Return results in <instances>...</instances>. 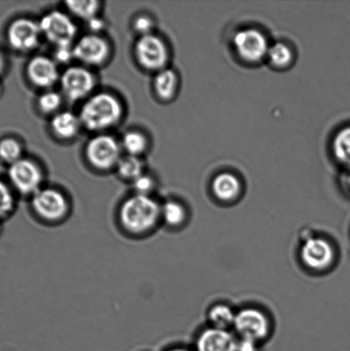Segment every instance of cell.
Wrapping results in <instances>:
<instances>
[{
    "label": "cell",
    "mask_w": 350,
    "mask_h": 351,
    "mask_svg": "<svg viewBox=\"0 0 350 351\" xmlns=\"http://www.w3.org/2000/svg\"><path fill=\"white\" fill-rule=\"evenodd\" d=\"M116 222L125 235L142 239L155 232L161 223V202L154 196L132 194L123 199Z\"/></svg>",
    "instance_id": "1"
},
{
    "label": "cell",
    "mask_w": 350,
    "mask_h": 351,
    "mask_svg": "<svg viewBox=\"0 0 350 351\" xmlns=\"http://www.w3.org/2000/svg\"><path fill=\"white\" fill-rule=\"evenodd\" d=\"M123 108L119 99L109 93H98L86 99L79 119L89 132H103L121 120Z\"/></svg>",
    "instance_id": "2"
},
{
    "label": "cell",
    "mask_w": 350,
    "mask_h": 351,
    "mask_svg": "<svg viewBox=\"0 0 350 351\" xmlns=\"http://www.w3.org/2000/svg\"><path fill=\"white\" fill-rule=\"evenodd\" d=\"M30 209L34 218L47 226H58L66 221L72 212V204L64 192L43 187L30 197Z\"/></svg>",
    "instance_id": "3"
},
{
    "label": "cell",
    "mask_w": 350,
    "mask_h": 351,
    "mask_svg": "<svg viewBox=\"0 0 350 351\" xmlns=\"http://www.w3.org/2000/svg\"><path fill=\"white\" fill-rule=\"evenodd\" d=\"M40 32L55 48L70 47L77 33V27L70 16L60 10H53L41 17Z\"/></svg>",
    "instance_id": "4"
},
{
    "label": "cell",
    "mask_w": 350,
    "mask_h": 351,
    "mask_svg": "<svg viewBox=\"0 0 350 351\" xmlns=\"http://www.w3.org/2000/svg\"><path fill=\"white\" fill-rule=\"evenodd\" d=\"M121 152V144L114 137L98 135L89 140L85 156L96 170L105 171L116 168L122 158Z\"/></svg>",
    "instance_id": "5"
},
{
    "label": "cell",
    "mask_w": 350,
    "mask_h": 351,
    "mask_svg": "<svg viewBox=\"0 0 350 351\" xmlns=\"http://www.w3.org/2000/svg\"><path fill=\"white\" fill-rule=\"evenodd\" d=\"M270 46L266 34L253 27L239 30L233 38L236 53L249 64H257L265 60Z\"/></svg>",
    "instance_id": "6"
},
{
    "label": "cell",
    "mask_w": 350,
    "mask_h": 351,
    "mask_svg": "<svg viewBox=\"0 0 350 351\" xmlns=\"http://www.w3.org/2000/svg\"><path fill=\"white\" fill-rule=\"evenodd\" d=\"M134 51L137 63L144 70L159 72L166 69L169 60L166 43L153 34L140 36Z\"/></svg>",
    "instance_id": "7"
},
{
    "label": "cell",
    "mask_w": 350,
    "mask_h": 351,
    "mask_svg": "<svg viewBox=\"0 0 350 351\" xmlns=\"http://www.w3.org/2000/svg\"><path fill=\"white\" fill-rule=\"evenodd\" d=\"M8 175L12 188L20 195L31 197L44 187L42 171L29 160L21 159L10 165Z\"/></svg>",
    "instance_id": "8"
},
{
    "label": "cell",
    "mask_w": 350,
    "mask_h": 351,
    "mask_svg": "<svg viewBox=\"0 0 350 351\" xmlns=\"http://www.w3.org/2000/svg\"><path fill=\"white\" fill-rule=\"evenodd\" d=\"M60 85L65 97L71 102L84 99L95 88V75L82 66H71L60 75Z\"/></svg>",
    "instance_id": "9"
},
{
    "label": "cell",
    "mask_w": 350,
    "mask_h": 351,
    "mask_svg": "<svg viewBox=\"0 0 350 351\" xmlns=\"http://www.w3.org/2000/svg\"><path fill=\"white\" fill-rule=\"evenodd\" d=\"M72 51L75 60L84 64L98 66L108 60L111 48L104 38L92 33L81 37L74 44Z\"/></svg>",
    "instance_id": "10"
},
{
    "label": "cell",
    "mask_w": 350,
    "mask_h": 351,
    "mask_svg": "<svg viewBox=\"0 0 350 351\" xmlns=\"http://www.w3.org/2000/svg\"><path fill=\"white\" fill-rule=\"evenodd\" d=\"M41 36L39 23L29 19L14 21L7 31V39L10 47L19 51L36 49Z\"/></svg>",
    "instance_id": "11"
},
{
    "label": "cell",
    "mask_w": 350,
    "mask_h": 351,
    "mask_svg": "<svg viewBox=\"0 0 350 351\" xmlns=\"http://www.w3.org/2000/svg\"><path fill=\"white\" fill-rule=\"evenodd\" d=\"M233 326L242 339L255 342L266 338L269 329L265 315L253 308L243 309L236 315Z\"/></svg>",
    "instance_id": "12"
},
{
    "label": "cell",
    "mask_w": 350,
    "mask_h": 351,
    "mask_svg": "<svg viewBox=\"0 0 350 351\" xmlns=\"http://www.w3.org/2000/svg\"><path fill=\"white\" fill-rule=\"evenodd\" d=\"M26 72L29 80L40 88H50L60 80L56 61L42 55L31 58Z\"/></svg>",
    "instance_id": "13"
},
{
    "label": "cell",
    "mask_w": 350,
    "mask_h": 351,
    "mask_svg": "<svg viewBox=\"0 0 350 351\" xmlns=\"http://www.w3.org/2000/svg\"><path fill=\"white\" fill-rule=\"evenodd\" d=\"M334 256V247L321 239H308L301 249L303 263L312 269L323 270L330 267Z\"/></svg>",
    "instance_id": "14"
},
{
    "label": "cell",
    "mask_w": 350,
    "mask_h": 351,
    "mask_svg": "<svg viewBox=\"0 0 350 351\" xmlns=\"http://www.w3.org/2000/svg\"><path fill=\"white\" fill-rule=\"evenodd\" d=\"M197 351H238V341L226 330L211 328L201 333Z\"/></svg>",
    "instance_id": "15"
},
{
    "label": "cell",
    "mask_w": 350,
    "mask_h": 351,
    "mask_svg": "<svg viewBox=\"0 0 350 351\" xmlns=\"http://www.w3.org/2000/svg\"><path fill=\"white\" fill-rule=\"evenodd\" d=\"M51 129L58 138L70 140L74 138L80 130V119L71 112H58L51 120Z\"/></svg>",
    "instance_id": "16"
},
{
    "label": "cell",
    "mask_w": 350,
    "mask_h": 351,
    "mask_svg": "<svg viewBox=\"0 0 350 351\" xmlns=\"http://www.w3.org/2000/svg\"><path fill=\"white\" fill-rule=\"evenodd\" d=\"M212 187L216 197L225 202L238 198L242 191L241 181L231 173H222L216 176Z\"/></svg>",
    "instance_id": "17"
},
{
    "label": "cell",
    "mask_w": 350,
    "mask_h": 351,
    "mask_svg": "<svg viewBox=\"0 0 350 351\" xmlns=\"http://www.w3.org/2000/svg\"><path fill=\"white\" fill-rule=\"evenodd\" d=\"M178 84V75L171 69H164L158 72L153 79V88L161 101H171L176 95Z\"/></svg>",
    "instance_id": "18"
},
{
    "label": "cell",
    "mask_w": 350,
    "mask_h": 351,
    "mask_svg": "<svg viewBox=\"0 0 350 351\" xmlns=\"http://www.w3.org/2000/svg\"><path fill=\"white\" fill-rule=\"evenodd\" d=\"M187 212L184 206L176 199L161 202V223L169 228H178L186 221Z\"/></svg>",
    "instance_id": "19"
},
{
    "label": "cell",
    "mask_w": 350,
    "mask_h": 351,
    "mask_svg": "<svg viewBox=\"0 0 350 351\" xmlns=\"http://www.w3.org/2000/svg\"><path fill=\"white\" fill-rule=\"evenodd\" d=\"M266 58L271 66L276 70H286L294 63L295 53L289 45L276 43L271 45Z\"/></svg>",
    "instance_id": "20"
},
{
    "label": "cell",
    "mask_w": 350,
    "mask_h": 351,
    "mask_svg": "<svg viewBox=\"0 0 350 351\" xmlns=\"http://www.w3.org/2000/svg\"><path fill=\"white\" fill-rule=\"evenodd\" d=\"M116 169L120 178L130 182L145 173L142 160L139 157L128 156V154L120 159Z\"/></svg>",
    "instance_id": "21"
},
{
    "label": "cell",
    "mask_w": 350,
    "mask_h": 351,
    "mask_svg": "<svg viewBox=\"0 0 350 351\" xmlns=\"http://www.w3.org/2000/svg\"><path fill=\"white\" fill-rule=\"evenodd\" d=\"M332 151L339 162L350 167V126L345 127L336 134L332 141Z\"/></svg>",
    "instance_id": "22"
},
{
    "label": "cell",
    "mask_w": 350,
    "mask_h": 351,
    "mask_svg": "<svg viewBox=\"0 0 350 351\" xmlns=\"http://www.w3.org/2000/svg\"><path fill=\"white\" fill-rule=\"evenodd\" d=\"M121 147L128 156L139 157L147 150V140L142 133L129 130L123 136Z\"/></svg>",
    "instance_id": "23"
},
{
    "label": "cell",
    "mask_w": 350,
    "mask_h": 351,
    "mask_svg": "<svg viewBox=\"0 0 350 351\" xmlns=\"http://www.w3.org/2000/svg\"><path fill=\"white\" fill-rule=\"evenodd\" d=\"M101 3L99 1H66L65 5L72 15L88 21L97 16Z\"/></svg>",
    "instance_id": "24"
},
{
    "label": "cell",
    "mask_w": 350,
    "mask_h": 351,
    "mask_svg": "<svg viewBox=\"0 0 350 351\" xmlns=\"http://www.w3.org/2000/svg\"><path fill=\"white\" fill-rule=\"evenodd\" d=\"M209 318L214 328L226 330L234 325L236 315L227 306L218 305L211 309Z\"/></svg>",
    "instance_id": "25"
},
{
    "label": "cell",
    "mask_w": 350,
    "mask_h": 351,
    "mask_svg": "<svg viewBox=\"0 0 350 351\" xmlns=\"http://www.w3.org/2000/svg\"><path fill=\"white\" fill-rule=\"evenodd\" d=\"M23 149L21 144L13 138H5L0 142V158L10 165L22 159Z\"/></svg>",
    "instance_id": "26"
},
{
    "label": "cell",
    "mask_w": 350,
    "mask_h": 351,
    "mask_svg": "<svg viewBox=\"0 0 350 351\" xmlns=\"http://www.w3.org/2000/svg\"><path fill=\"white\" fill-rule=\"evenodd\" d=\"M16 205L15 195L12 189L0 181V219L12 215Z\"/></svg>",
    "instance_id": "27"
},
{
    "label": "cell",
    "mask_w": 350,
    "mask_h": 351,
    "mask_svg": "<svg viewBox=\"0 0 350 351\" xmlns=\"http://www.w3.org/2000/svg\"><path fill=\"white\" fill-rule=\"evenodd\" d=\"M62 105V96L57 92L47 91L38 98L37 106L44 114L56 112Z\"/></svg>",
    "instance_id": "28"
},
{
    "label": "cell",
    "mask_w": 350,
    "mask_h": 351,
    "mask_svg": "<svg viewBox=\"0 0 350 351\" xmlns=\"http://www.w3.org/2000/svg\"><path fill=\"white\" fill-rule=\"evenodd\" d=\"M133 194L153 196L156 182L153 177L146 173L140 176L132 182Z\"/></svg>",
    "instance_id": "29"
},
{
    "label": "cell",
    "mask_w": 350,
    "mask_h": 351,
    "mask_svg": "<svg viewBox=\"0 0 350 351\" xmlns=\"http://www.w3.org/2000/svg\"><path fill=\"white\" fill-rule=\"evenodd\" d=\"M133 27L136 32L140 34V36H149V34H153L154 22L150 16L140 15L134 21Z\"/></svg>",
    "instance_id": "30"
},
{
    "label": "cell",
    "mask_w": 350,
    "mask_h": 351,
    "mask_svg": "<svg viewBox=\"0 0 350 351\" xmlns=\"http://www.w3.org/2000/svg\"><path fill=\"white\" fill-rule=\"evenodd\" d=\"M72 47H58L55 48V61L60 63H67L71 58H73V51Z\"/></svg>",
    "instance_id": "31"
},
{
    "label": "cell",
    "mask_w": 350,
    "mask_h": 351,
    "mask_svg": "<svg viewBox=\"0 0 350 351\" xmlns=\"http://www.w3.org/2000/svg\"><path fill=\"white\" fill-rule=\"evenodd\" d=\"M88 25L89 29L92 31V34H97L104 29L105 23L104 21L99 17L96 16L90 21H88Z\"/></svg>",
    "instance_id": "32"
},
{
    "label": "cell",
    "mask_w": 350,
    "mask_h": 351,
    "mask_svg": "<svg viewBox=\"0 0 350 351\" xmlns=\"http://www.w3.org/2000/svg\"><path fill=\"white\" fill-rule=\"evenodd\" d=\"M238 351H257L256 342L242 339L238 342Z\"/></svg>",
    "instance_id": "33"
},
{
    "label": "cell",
    "mask_w": 350,
    "mask_h": 351,
    "mask_svg": "<svg viewBox=\"0 0 350 351\" xmlns=\"http://www.w3.org/2000/svg\"><path fill=\"white\" fill-rule=\"evenodd\" d=\"M3 69H5V60L3 57L0 55V74L2 73Z\"/></svg>",
    "instance_id": "34"
},
{
    "label": "cell",
    "mask_w": 350,
    "mask_h": 351,
    "mask_svg": "<svg viewBox=\"0 0 350 351\" xmlns=\"http://www.w3.org/2000/svg\"><path fill=\"white\" fill-rule=\"evenodd\" d=\"M346 178H347V182L350 188V167H349V171L347 176H346Z\"/></svg>",
    "instance_id": "35"
},
{
    "label": "cell",
    "mask_w": 350,
    "mask_h": 351,
    "mask_svg": "<svg viewBox=\"0 0 350 351\" xmlns=\"http://www.w3.org/2000/svg\"><path fill=\"white\" fill-rule=\"evenodd\" d=\"M166 351H188V350L183 349V348H173V349L168 350Z\"/></svg>",
    "instance_id": "36"
},
{
    "label": "cell",
    "mask_w": 350,
    "mask_h": 351,
    "mask_svg": "<svg viewBox=\"0 0 350 351\" xmlns=\"http://www.w3.org/2000/svg\"><path fill=\"white\" fill-rule=\"evenodd\" d=\"M0 232H1V225H0Z\"/></svg>",
    "instance_id": "37"
},
{
    "label": "cell",
    "mask_w": 350,
    "mask_h": 351,
    "mask_svg": "<svg viewBox=\"0 0 350 351\" xmlns=\"http://www.w3.org/2000/svg\"><path fill=\"white\" fill-rule=\"evenodd\" d=\"M0 91H1V88H0Z\"/></svg>",
    "instance_id": "38"
}]
</instances>
